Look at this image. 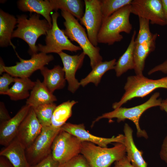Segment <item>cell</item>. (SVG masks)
<instances>
[{
  "label": "cell",
  "instance_id": "cb8c5ba5",
  "mask_svg": "<svg viewBox=\"0 0 167 167\" xmlns=\"http://www.w3.org/2000/svg\"><path fill=\"white\" fill-rule=\"evenodd\" d=\"M14 83L6 95L15 101L28 98L30 95L29 91L32 89L35 85V82L29 78L15 77Z\"/></svg>",
  "mask_w": 167,
  "mask_h": 167
},
{
  "label": "cell",
  "instance_id": "d4e9b609",
  "mask_svg": "<svg viewBox=\"0 0 167 167\" xmlns=\"http://www.w3.org/2000/svg\"><path fill=\"white\" fill-rule=\"evenodd\" d=\"M136 34V31L134 30L126 49L116 62L114 69L117 77L121 76L128 70L134 69L133 53Z\"/></svg>",
  "mask_w": 167,
  "mask_h": 167
},
{
  "label": "cell",
  "instance_id": "d590c367",
  "mask_svg": "<svg viewBox=\"0 0 167 167\" xmlns=\"http://www.w3.org/2000/svg\"><path fill=\"white\" fill-rule=\"evenodd\" d=\"M159 155L161 159L167 164V136L163 140Z\"/></svg>",
  "mask_w": 167,
  "mask_h": 167
},
{
  "label": "cell",
  "instance_id": "603a6c76",
  "mask_svg": "<svg viewBox=\"0 0 167 167\" xmlns=\"http://www.w3.org/2000/svg\"><path fill=\"white\" fill-rule=\"evenodd\" d=\"M17 24L15 16L0 10V46L11 45L15 50V46L11 42L14 29Z\"/></svg>",
  "mask_w": 167,
  "mask_h": 167
},
{
  "label": "cell",
  "instance_id": "b9f144b4",
  "mask_svg": "<svg viewBox=\"0 0 167 167\" xmlns=\"http://www.w3.org/2000/svg\"><path fill=\"white\" fill-rule=\"evenodd\" d=\"M5 66L4 62L1 58H0V75L4 72V66Z\"/></svg>",
  "mask_w": 167,
  "mask_h": 167
},
{
  "label": "cell",
  "instance_id": "52a82bcc",
  "mask_svg": "<svg viewBox=\"0 0 167 167\" xmlns=\"http://www.w3.org/2000/svg\"><path fill=\"white\" fill-rule=\"evenodd\" d=\"M59 16L57 11L52 15V26L46 35L45 45L38 44L36 45L38 51L46 54L52 53L58 54L63 50L76 52L82 50L80 46L73 44L62 30L59 28L57 24Z\"/></svg>",
  "mask_w": 167,
  "mask_h": 167
},
{
  "label": "cell",
  "instance_id": "7402d4cb",
  "mask_svg": "<svg viewBox=\"0 0 167 167\" xmlns=\"http://www.w3.org/2000/svg\"><path fill=\"white\" fill-rule=\"evenodd\" d=\"M56 97L50 92L43 82L39 79L35 81V85L31 90L30 95L27 99L26 104L35 107L47 104L54 103Z\"/></svg>",
  "mask_w": 167,
  "mask_h": 167
},
{
  "label": "cell",
  "instance_id": "4dcf8cb0",
  "mask_svg": "<svg viewBox=\"0 0 167 167\" xmlns=\"http://www.w3.org/2000/svg\"><path fill=\"white\" fill-rule=\"evenodd\" d=\"M139 29L136 37L135 39V44H140L150 40L154 34L150 30L149 21L146 19L139 17Z\"/></svg>",
  "mask_w": 167,
  "mask_h": 167
},
{
  "label": "cell",
  "instance_id": "4316f807",
  "mask_svg": "<svg viewBox=\"0 0 167 167\" xmlns=\"http://www.w3.org/2000/svg\"><path fill=\"white\" fill-rule=\"evenodd\" d=\"M116 62V59L114 58L109 61L100 62L92 69V70L86 77L80 81V85L84 87L89 83H92L97 86L105 72L114 69Z\"/></svg>",
  "mask_w": 167,
  "mask_h": 167
},
{
  "label": "cell",
  "instance_id": "7c38bea8",
  "mask_svg": "<svg viewBox=\"0 0 167 167\" xmlns=\"http://www.w3.org/2000/svg\"><path fill=\"white\" fill-rule=\"evenodd\" d=\"M131 13L152 24L166 25L161 0H132Z\"/></svg>",
  "mask_w": 167,
  "mask_h": 167
},
{
  "label": "cell",
  "instance_id": "74e56055",
  "mask_svg": "<svg viewBox=\"0 0 167 167\" xmlns=\"http://www.w3.org/2000/svg\"><path fill=\"white\" fill-rule=\"evenodd\" d=\"M151 71L153 73L157 71H161L164 74H167V59L152 68Z\"/></svg>",
  "mask_w": 167,
  "mask_h": 167
},
{
  "label": "cell",
  "instance_id": "ac0fdd59",
  "mask_svg": "<svg viewBox=\"0 0 167 167\" xmlns=\"http://www.w3.org/2000/svg\"><path fill=\"white\" fill-rule=\"evenodd\" d=\"M0 156L6 157L14 167H30L26 159L25 148L15 138L1 150Z\"/></svg>",
  "mask_w": 167,
  "mask_h": 167
},
{
  "label": "cell",
  "instance_id": "ba28073f",
  "mask_svg": "<svg viewBox=\"0 0 167 167\" xmlns=\"http://www.w3.org/2000/svg\"><path fill=\"white\" fill-rule=\"evenodd\" d=\"M60 130L61 128L52 126L42 127L39 135L25 149L26 159L30 167L37 164L51 153L53 142Z\"/></svg>",
  "mask_w": 167,
  "mask_h": 167
},
{
  "label": "cell",
  "instance_id": "8fae6325",
  "mask_svg": "<svg viewBox=\"0 0 167 167\" xmlns=\"http://www.w3.org/2000/svg\"><path fill=\"white\" fill-rule=\"evenodd\" d=\"M16 54L20 62H17L14 66H5L3 67L4 72L14 77L29 78L35 71L40 70L54 59L52 55L42 52L32 55L28 60L23 59Z\"/></svg>",
  "mask_w": 167,
  "mask_h": 167
},
{
  "label": "cell",
  "instance_id": "f35d334b",
  "mask_svg": "<svg viewBox=\"0 0 167 167\" xmlns=\"http://www.w3.org/2000/svg\"><path fill=\"white\" fill-rule=\"evenodd\" d=\"M0 167H14V166L6 157L2 156H0Z\"/></svg>",
  "mask_w": 167,
  "mask_h": 167
},
{
  "label": "cell",
  "instance_id": "9c48e42d",
  "mask_svg": "<svg viewBox=\"0 0 167 167\" xmlns=\"http://www.w3.org/2000/svg\"><path fill=\"white\" fill-rule=\"evenodd\" d=\"M82 142L74 135L61 130L52 143L53 159L62 164L80 154Z\"/></svg>",
  "mask_w": 167,
  "mask_h": 167
},
{
  "label": "cell",
  "instance_id": "8d00e7d4",
  "mask_svg": "<svg viewBox=\"0 0 167 167\" xmlns=\"http://www.w3.org/2000/svg\"><path fill=\"white\" fill-rule=\"evenodd\" d=\"M114 166L115 167H135L131 163L126 155L121 160L115 161Z\"/></svg>",
  "mask_w": 167,
  "mask_h": 167
},
{
  "label": "cell",
  "instance_id": "5bb4252c",
  "mask_svg": "<svg viewBox=\"0 0 167 167\" xmlns=\"http://www.w3.org/2000/svg\"><path fill=\"white\" fill-rule=\"evenodd\" d=\"M42 126L31 107L18 131L15 138L25 148L28 147L41 132Z\"/></svg>",
  "mask_w": 167,
  "mask_h": 167
},
{
  "label": "cell",
  "instance_id": "e0dca14e",
  "mask_svg": "<svg viewBox=\"0 0 167 167\" xmlns=\"http://www.w3.org/2000/svg\"><path fill=\"white\" fill-rule=\"evenodd\" d=\"M157 33L154 34L150 40L140 44H135L134 50V70L136 75H142L147 57L156 49Z\"/></svg>",
  "mask_w": 167,
  "mask_h": 167
},
{
  "label": "cell",
  "instance_id": "836d02e7",
  "mask_svg": "<svg viewBox=\"0 0 167 167\" xmlns=\"http://www.w3.org/2000/svg\"><path fill=\"white\" fill-rule=\"evenodd\" d=\"M59 164L53 159L51 153L38 163L30 167H58Z\"/></svg>",
  "mask_w": 167,
  "mask_h": 167
},
{
  "label": "cell",
  "instance_id": "d6986e66",
  "mask_svg": "<svg viewBox=\"0 0 167 167\" xmlns=\"http://www.w3.org/2000/svg\"><path fill=\"white\" fill-rule=\"evenodd\" d=\"M123 132L126 156L131 163L135 167H147L148 164L142 156L143 152L138 149L135 143L133 130L127 123L124 125Z\"/></svg>",
  "mask_w": 167,
  "mask_h": 167
},
{
  "label": "cell",
  "instance_id": "30bf717a",
  "mask_svg": "<svg viewBox=\"0 0 167 167\" xmlns=\"http://www.w3.org/2000/svg\"><path fill=\"white\" fill-rule=\"evenodd\" d=\"M85 9L80 23L86 28L88 36L92 44L97 47V36L101 28L103 17L100 0H84Z\"/></svg>",
  "mask_w": 167,
  "mask_h": 167
},
{
  "label": "cell",
  "instance_id": "1f68e13d",
  "mask_svg": "<svg viewBox=\"0 0 167 167\" xmlns=\"http://www.w3.org/2000/svg\"><path fill=\"white\" fill-rule=\"evenodd\" d=\"M58 167H91L88 162L79 154L64 163L60 164Z\"/></svg>",
  "mask_w": 167,
  "mask_h": 167
},
{
  "label": "cell",
  "instance_id": "4fadbf2b",
  "mask_svg": "<svg viewBox=\"0 0 167 167\" xmlns=\"http://www.w3.org/2000/svg\"><path fill=\"white\" fill-rule=\"evenodd\" d=\"M61 130L69 133L82 141L88 142L103 147L113 143H120L124 144L125 135L119 134L116 137L110 138L101 137L91 134L85 128L84 124H74L66 123L61 127Z\"/></svg>",
  "mask_w": 167,
  "mask_h": 167
},
{
  "label": "cell",
  "instance_id": "ab89813d",
  "mask_svg": "<svg viewBox=\"0 0 167 167\" xmlns=\"http://www.w3.org/2000/svg\"><path fill=\"white\" fill-rule=\"evenodd\" d=\"M161 1L162 3L166 24L167 25V0H161Z\"/></svg>",
  "mask_w": 167,
  "mask_h": 167
},
{
  "label": "cell",
  "instance_id": "277c9868",
  "mask_svg": "<svg viewBox=\"0 0 167 167\" xmlns=\"http://www.w3.org/2000/svg\"><path fill=\"white\" fill-rule=\"evenodd\" d=\"M124 145L116 143L110 148L101 147L92 143L82 141L80 154L91 167H109L113 162L126 156Z\"/></svg>",
  "mask_w": 167,
  "mask_h": 167
},
{
  "label": "cell",
  "instance_id": "d6a6232c",
  "mask_svg": "<svg viewBox=\"0 0 167 167\" xmlns=\"http://www.w3.org/2000/svg\"><path fill=\"white\" fill-rule=\"evenodd\" d=\"M15 77L8 73L3 74L0 77V94L6 95L8 91L9 85L14 82Z\"/></svg>",
  "mask_w": 167,
  "mask_h": 167
},
{
  "label": "cell",
  "instance_id": "83f0119b",
  "mask_svg": "<svg viewBox=\"0 0 167 167\" xmlns=\"http://www.w3.org/2000/svg\"><path fill=\"white\" fill-rule=\"evenodd\" d=\"M77 103L74 100L68 101L57 106L52 118L51 126L56 128H61L71 116L72 108Z\"/></svg>",
  "mask_w": 167,
  "mask_h": 167
},
{
  "label": "cell",
  "instance_id": "f1b7e54d",
  "mask_svg": "<svg viewBox=\"0 0 167 167\" xmlns=\"http://www.w3.org/2000/svg\"><path fill=\"white\" fill-rule=\"evenodd\" d=\"M56 106V105L53 103L32 107L42 127L51 126L52 118Z\"/></svg>",
  "mask_w": 167,
  "mask_h": 167
},
{
  "label": "cell",
  "instance_id": "f546056e",
  "mask_svg": "<svg viewBox=\"0 0 167 167\" xmlns=\"http://www.w3.org/2000/svg\"><path fill=\"white\" fill-rule=\"evenodd\" d=\"M132 0H102L101 8L103 19L122 8L131 5Z\"/></svg>",
  "mask_w": 167,
  "mask_h": 167
},
{
  "label": "cell",
  "instance_id": "484cf974",
  "mask_svg": "<svg viewBox=\"0 0 167 167\" xmlns=\"http://www.w3.org/2000/svg\"><path fill=\"white\" fill-rule=\"evenodd\" d=\"M53 10L68 12L79 20L84 13L85 3L81 0H49Z\"/></svg>",
  "mask_w": 167,
  "mask_h": 167
},
{
  "label": "cell",
  "instance_id": "60d3db41",
  "mask_svg": "<svg viewBox=\"0 0 167 167\" xmlns=\"http://www.w3.org/2000/svg\"><path fill=\"white\" fill-rule=\"evenodd\" d=\"M159 107L161 110L165 111L167 113V98L162 100Z\"/></svg>",
  "mask_w": 167,
  "mask_h": 167
},
{
  "label": "cell",
  "instance_id": "7a4b0ae2",
  "mask_svg": "<svg viewBox=\"0 0 167 167\" xmlns=\"http://www.w3.org/2000/svg\"><path fill=\"white\" fill-rule=\"evenodd\" d=\"M17 28L14 31L12 38H19L26 42L31 56L37 54V40L41 35H46L52 27L45 19H41L40 15L36 13L31 14L29 18L25 15H17Z\"/></svg>",
  "mask_w": 167,
  "mask_h": 167
},
{
  "label": "cell",
  "instance_id": "6da1fadb",
  "mask_svg": "<svg viewBox=\"0 0 167 167\" xmlns=\"http://www.w3.org/2000/svg\"><path fill=\"white\" fill-rule=\"evenodd\" d=\"M131 14L130 5L122 8L104 19L97 36L98 43L112 45L122 40L123 37L121 32L130 34L132 29L130 21Z\"/></svg>",
  "mask_w": 167,
  "mask_h": 167
},
{
  "label": "cell",
  "instance_id": "44dd1931",
  "mask_svg": "<svg viewBox=\"0 0 167 167\" xmlns=\"http://www.w3.org/2000/svg\"><path fill=\"white\" fill-rule=\"evenodd\" d=\"M40 71L44 78L43 83L51 92L64 88L66 80L65 73L60 65L55 66L51 69L44 66Z\"/></svg>",
  "mask_w": 167,
  "mask_h": 167
},
{
  "label": "cell",
  "instance_id": "5b68a950",
  "mask_svg": "<svg viewBox=\"0 0 167 167\" xmlns=\"http://www.w3.org/2000/svg\"><path fill=\"white\" fill-rule=\"evenodd\" d=\"M160 95L159 92H156L148 101L141 105L129 108L121 107L112 111L103 113L96 118L93 122L92 125L102 118L111 120L116 118L118 122L129 119L132 121L135 126L137 136L148 139V136L146 131L142 130L140 126L139 119L142 114L148 109L160 106L162 100L161 98H158Z\"/></svg>",
  "mask_w": 167,
  "mask_h": 167
},
{
  "label": "cell",
  "instance_id": "8992f818",
  "mask_svg": "<svg viewBox=\"0 0 167 167\" xmlns=\"http://www.w3.org/2000/svg\"><path fill=\"white\" fill-rule=\"evenodd\" d=\"M159 88L167 89V76L152 79L143 75L129 76L124 87V94L118 102L113 104L112 108L114 109L121 107L135 97L143 98Z\"/></svg>",
  "mask_w": 167,
  "mask_h": 167
},
{
  "label": "cell",
  "instance_id": "ffe728a7",
  "mask_svg": "<svg viewBox=\"0 0 167 167\" xmlns=\"http://www.w3.org/2000/svg\"><path fill=\"white\" fill-rule=\"evenodd\" d=\"M17 5L22 11L41 15L52 27V21L50 14L54 10L49 0H19Z\"/></svg>",
  "mask_w": 167,
  "mask_h": 167
},
{
  "label": "cell",
  "instance_id": "7bdbcfd3",
  "mask_svg": "<svg viewBox=\"0 0 167 167\" xmlns=\"http://www.w3.org/2000/svg\"><path fill=\"white\" fill-rule=\"evenodd\" d=\"M113 167H115V166H114Z\"/></svg>",
  "mask_w": 167,
  "mask_h": 167
},
{
  "label": "cell",
  "instance_id": "e575fe53",
  "mask_svg": "<svg viewBox=\"0 0 167 167\" xmlns=\"http://www.w3.org/2000/svg\"><path fill=\"white\" fill-rule=\"evenodd\" d=\"M11 118L6 109L4 103L0 102V123L9 120Z\"/></svg>",
  "mask_w": 167,
  "mask_h": 167
},
{
  "label": "cell",
  "instance_id": "3957f363",
  "mask_svg": "<svg viewBox=\"0 0 167 167\" xmlns=\"http://www.w3.org/2000/svg\"><path fill=\"white\" fill-rule=\"evenodd\" d=\"M61 14L65 20L63 22L65 29H62L63 32L70 41H75L79 45L83 52L90 58V65L93 69L102 61V57L100 53V48L95 46L92 44L85 29L74 16L63 11H61Z\"/></svg>",
  "mask_w": 167,
  "mask_h": 167
},
{
  "label": "cell",
  "instance_id": "9a60e30c",
  "mask_svg": "<svg viewBox=\"0 0 167 167\" xmlns=\"http://www.w3.org/2000/svg\"><path fill=\"white\" fill-rule=\"evenodd\" d=\"M58 54L63 63L65 79L68 83V89L74 93L80 85L75 77V73L82 66L86 54L83 52L79 54L71 55L63 51Z\"/></svg>",
  "mask_w": 167,
  "mask_h": 167
},
{
  "label": "cell",
  "instance_id": "2e32d148",
  "mask_svg": "<svg viewBox=\"0 0 167 167\" xmlns=\"http://www.w3.org/2000/svg\"><path fill=\"white\" fill-rule=\"evenodd\" d=\"M31 107L26 104L8 120L0 123V144L7 146L16 137L21 122L28 114Z\"/></svg>",
  "mask_w": 167,
  "mask_h": 167
}]
</instances>
